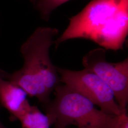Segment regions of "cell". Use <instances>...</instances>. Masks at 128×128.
<instances>
[{
	"instance_id": "cell-12",
	"label": "cell",
	"mask_w": 128,
	"mask_h": 128,
	"mask_svg": "<svg viewBox=\"0 0 128 128\" xmlns=\"http://www.w3.org/2000/svg\"><path fill=\"white\" fill-rule=\"evenodd\" d=\"M55 128H69L68 127H63V128H60V127H55Z\"/></svg>"
},
{
	"instance_id": "cell-4",
	"label": "cell",
	"mask_w": 128,
	"mask_h": 128,
	"mask_svg": "<svg viewBox=\"0 0 128 128\" xmlns=\"http://www.w3.org/2000/svg\"><path fill=\"white\" fill-rule=\"evenodd\" d=\"M60 82L85 96L108 114L118 116L124 112L115 100L112 91L97 74L84 68L74 71L56 66Z\"/></svg>"
},
{
	"instance_id": "cell-1",
	"label": "cell",
	"mask_w": 128,
	"mask_h": 128,
	"mask_svg": "<svg viewBox=\"0 0 128 128\" xmlns=\"http://www.w3.org/2000/svg\"><path fill=\"white\" fill-rule=\"evenodd\" d=\"M128 32V0H92L70 19L68 27L55 43L84 38L102 48H123Z\"/></svg>"
},
{
	"instance_id": "cell-3",
	"label": "cell",
	"mask_w": 128,
	"mask_h": 128,
	"mask_svg": "<svg viewBox=\"0 0 128 128\" xmlns=\"http://www.w3.org/2000/svg\"><path fill=\"white\" fill-rule=\"evenodd\" d=\"M55 98L45 106L46 114L55 127L110 128L115 116L94 107L85 96L66 84L55 88Z\"/></svg>"
},
{
	"instance_id": "cell-7",
	"label": "cell",
	"mask_w": 128,
	"mask_h": 128,
	"mask_svg": "<svg viewBox=\"0 0 128 128\" xmlns=\"http://www.w3.org/2000/svg\"><path fill=\"white\" fill-rule=\"evenodd\" d=\"M20 120L22 128H50L52 125L49 117L42 113L36 106H32Z\"/></svg>"
},
{
	"instance_id": "cell-2",
	"label": "cell",
	"mask_w": 128,
	"mask_h": 128,
	"mask_svg": "<svg viewBox=\"0 0 128 128\" xmlns=\"http://www.w3.org/2000/svg\"><path fill=\"white\" fill-rule=\"evenodd\" d=\"M58 32L55 28H37L20 48L24 60L22 67L10 74L7 78L22 88L28 96L37 98L44 107L60 82L56 66L52 63L49 54L53 38Z\"/></svg>"
},
{
	"instance_id": "cell-10",
	"label": "cell",
	"mask_w": 128,
	"mask_h": 128,
	"mask_svg": "<svg viewBox=\"0 0 128 128\" xmlns=\"http://www.w3.org/2000/svg\"><path fill=\"white\" fill-rule=\"evenodd\" d=\"M7 74H8V73L5 72L4 70H2V69H0V76H5V75H6Z\"/></svg>"
},
{
	"instance_id": "cell-9",
	"label": "cell",
	"mask_w": 128,
	"mask_h": 128,
	"mask_svg": "<svg viewBox=\"0 0 128 128\" xmlns=\"http://www.w3.org/2000/svg\"><path fill=\"white\" fill-rule=\"evenodd\" d=\"M110 128H128V117L127 112L115 116Z\"/></svg>"
},
{
	"instance_id": "cell-8",
	"label": "cell",
	"mask_w": 128,
	"mask_h": 128,
	"mask_svg": "<svg viewBox=\"0 0 128 128\" xmlns=\"http://www.w3.org/2000/svg\"><path fill=\"white\" fill-rule=\"evenodd\" d=\"M69 0H32V2L42 18L47 21L55 9Z\"/></svg>"
},
{
	"instance_id": "cell-5",
	"label": "cell",
	"mask_w": 128,
	"mask_h": 128,
	"mask_svg": "<svg viewBox=\"0 0 128 128\" xmlns=\"http://www.w3.org/2000/svg\"><path fill=\"white\" fill-rule=\"evenodd\" d=\"M105 49L100 48L90 51L82 58L84 68L97 74L110 87L115 100L124 112L128 101V58L117 63L106 60Z\"/></svg>"
},
{
	"instance_id": "cell-11",
	"label": "cell",
	"mask_w": 128,
	"mask_h": 128,
	"mask_svg": "<svg viewBox=\"0 0 128 128\" xmlns=\"http://www.w3.org/2000/svg\"><path fill=\"white\" fill-rule=\"evenodd\" d=\"M0 128H6L2 125V124L0 120Z\"/></svg>"
},
{
	"instance_id": "cell-6",
	"label": "cell",
	"mask_w": 128,
	"mask_h": 128,
	"mask_svg": "<svg viewBox=\"0 0 128 128\" xmlns=\"http://www.w3.org/2000/svg\"><path fill=\"white\" fill-rule=\"evenodd\" d=\"M10 74L0 76V104L9 111L12 120H20L31 108L26 92L7 79Z\"/></svg>"
}]
</instances>
